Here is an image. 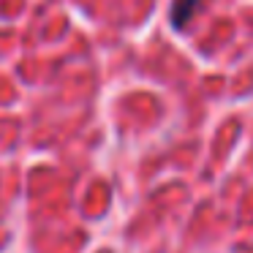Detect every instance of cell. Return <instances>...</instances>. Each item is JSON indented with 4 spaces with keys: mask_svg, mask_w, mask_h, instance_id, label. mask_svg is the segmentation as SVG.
I'll return each instance as SVG.
<instances>
[{
    "mask_svg": "<svg viewBox=\"0 0 253 253\" xmlns=\"http://www.w3.org/2000/svg\"><path fill=\"white\" fill-rule=\"evenodd\" d=\"M199 3H202V0H174V3H171V25H174V28H185V25L191 22V17H193Z\"/></svg>",
    "mask_w": 253,
    "mask_h": 253,
    "instance_id": "obj_1",
    "label": "cell"
}]
</instances>
